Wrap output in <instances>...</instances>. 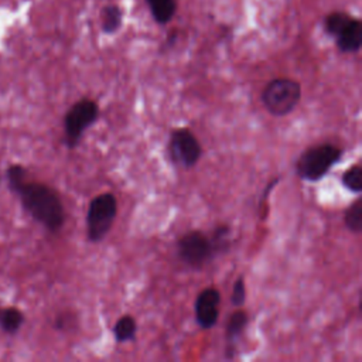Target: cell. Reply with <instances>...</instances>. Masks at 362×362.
<instances>
[{
  "mask_svg": "<svg viewBox=\"0 0 362 362\" xmlns=\"http://www.w3.org/2000/svg\"><path fill=\"white\" fill-rule=\"evenodd\" d=\"M337 47L341 52H356L362 45V23L351 18L349 23L335 35Z\"/></svg>",
  "mask_w": 362,
  "mask_h": 362,
  "instance_id": "cell-10",
  "label": "cell"
},
{
  "mask_svg": "<svg viewBox=\"0 0 362 362\" xmlns=\"http://www.w3.org/2000/svg\"><path fill=\"white\" fill-rule=\"evenodd\" d=\"M249 317L245 310L240 307L236 308L228 318L226 327H225V339H226V348H225V356L228 359L235 356L236 352V342L238 338L242 335L245 327L247 325Z\"/></svg>",
  "mask_w": 362,
  "mask_h": 362,
  "instance_id": "cell-9",
  "label": "cell"
},
{
  "mask_svg": "<svg viewBox=\"0 0 362 362\" xmlns=\"http://www.w3.org/2000/svg\"><path fill=\"white\" fill-rule=\"evenodd\" d=\"M344 150L332 143H321L304 150L296 161V174L308 182L322 180L341 161Z\"/></svg>",
  "mask_w": 362,
  "mask_h": 362,
  "instance_id": "cell-2",
  "label": "cell"
},
{
  "mask_svg": "<svg viewBox=\"0 0 362 362\" xmlns=\"http://www.w3.org/2000/svg\"><path fill=\"white\" fill-rule=\"evenodd\" d=\"M24 322V315L17 308H0V327L8 334L18 331Z\"/></svg>",
  "mask_w": 362,
  "mask_h": 362,
  "instance_id": "cell-16",
  "label": "cell"
},
{
  "mask_svg": "<svg viewBox=\"0 0 362 362\" xmlns=\"http://www.w3.org/2000/svg\"><path fill=\"white\" fill-rule=\"evenodd\" d=\"M209 238V242L212 245V250L216 255H221V253H225L229 250L230 247V242H232V229L229 225L226 223H221V225H216L214 229H212V233Z\"/></svg>",
  "mask_w": 362,
  "mask_h": 362,
  "instance_id": "cell-11",
  "label": "cell"
},
{
  "mask_svg": "<svg viewBox=\"0 0 362 362\" xmlns=\"http://www.w3.org/2000/svg\"><path fill=\"white\" fill-rule=\"evenodd\" d=\"M100 20H102V31L106 34H113L122 25L123 11L116 4L105 6L100 11Z\"/></svg>",
  "mask_w": 362,
  "mask_h": 362,
  "instance_id": "cell-13",
  "label": "cell"
},
{
  "mask_svg": "<svg viewBox=\"0 0 362 362\" xmlns=\"http://www.w3.org/2000/svg\"><path fill=\"white\" fill-rule=\"evenodd\" d=\"M221 293L215 287H206L197 296L195 300V320L204 329L212 328L218 322L219 317Z\"/></svg>",
  "mask_w": 362,
  "mask_h": 362,
  "instance_id": "cell-8",
  "label": "cell"
},
{
  "mask_svg": "<svg viewBox=\"0 0 362 362\" xmlns=\"http://www.w3.org/2000/svg\"><path fill=\"white\" fill-rule=\"evenodd\" d=\"M279 181H280V178H279V177H276V178H273V180H270V181H269V184H267V185H266V188L263 189V194H262V198H260V202H259V206H260V208L264 205V202L267 201V198H269L270 192L274 189V187L279 184Z\"/></svg>",
  "mask_w": 362,
  "mask_h": 362,
  "instance_id": "cell-21",
  "label": "cell"
},
{
  "mask_svg": "<svg viewBox=\"0 0 362 362\" xmlns=\"http://www.w3.org/2000/svg\"><path fill=\"white\" fill-rule=\"evenodd\" d=\"M342 185L355 194L362 192V167L359 164H355L344 171L341 177Z\"/></svg>",
  "mask_w": 362,
  "mask_h": 362,
  "instance_id": "cell-17",
  "label": "cell"
},
{
  "mask_svg": "<svg viewBox=\"0 0 362 362\" xmlns=\"http://www.w3.org/2000/svg\"><path fill=\"white\" fill-rule=\"evenodd\" d=\"M117 214V199L112 192H103L90 199L86 212V238L92 243L102 242L112 229Z\"/></svg>",
  "mask_w": 362,
  "mask_h": 362,
  "instance_id": "cell-4",
  "label": "cell"
},
{
  "mask_svg": "<svg viewBox=\"0 0 362 362\" xmlns=\"http://www.w3.org/2000/svg\"><path fill=\"white\" fill-rule=\"evenodd\" d=\"M25 168L23 165H18V164H14V165H10L8 170H7V181H8V185L11 188V191L16 194L17 189L25 182Z\"/></svg>",
  "mask_w": 362,
  "mask_h": 362,
  "instance_id": "cell-19",
  "label": "cell"
},
{
  "mask_svg": "<svg viewBox=\"0 0 362 362\" xmlns=\"http://www.w3.org/2000/svg\"><path fill=\"white\" fill-rule=\"evenodd\" d=\"M30 215L48 230L58 232L65 222V209L59 195L48 185L24 182L16 192Z\"/></svg>",
  "mask_w": 362,
  "mask_h": 362,
  "instance_id": "cell-1",
  "label": "cell"
},
{
  "mask_svg": "<svg viewBox=\"0 0 362 362\" xmlns=\"http://www.w3.org/2000/svg\"><path fill=\"white\" fill-rule=\"evenodd\" d=\"M167 150L170 160L184 168H192L202 156L201 143L187 127H178L171 132Z\"/></svg>",
  "mask_w": 362,
  "mask_h": 362,
  "instance_id": "cell-7",
  "label": "cell"
},
{
  "mask_svg": "<svg viewBox=\"0 0 362 362\" xmlns=\"http://www.w3.org/2000/svg\"><path fill=\"white\" fill-rule=\"evenodd\" d=\"M344 223L348 230L359 233L362 230V199H355L344 212Z\"/></svg>",
  "mask_w": 362,
  "mask_h": 362,
  "instance_id": "cell-15",
  "label": "cell"
},
{
  "mask_svg": "<svg viewBox=\"0 0 362 362\" xmlns=\"http://www.w3.org/2000/svg\"><path fill=\"white\" fill-rule=\"evenodd\" d=\"M352 18V16H349L348 13H344V11H334V13H329L325 20H324V28H325V33L335 37L348 23L349 20Z\"/></svg>",
  "mask_w": 362,
  "mask_h": 362,
  "instance_id": "cell-18",
  "label": "cell"
},
{
  "mask_svg": "<svg viewBox=\"0 0 362 362\" xmlns=\"http://www.w3.org/2000/svg\"><path fill=\"white\" fill-rule=\"evenodd\" d=\"M230 301H232V305L235 308H239V307H242L245 304V301H246V286H245L243 276H239L235 280L233 288H232Z\"/></svg>",
  "mask_w": 362,
  "mask_h": 362,
  "instance_id": "cell-20",
  "label": "cell"
},
{
  "mask_svg": "<svg viewBox=\"0 0 362 362\" xmlns=\"http://www.w3.org/2000/svg\"><path fill=\"white\" fill-rule=\"evenodd\" d=\"M136 332H137V322L129 314L122 315L113 325V335L116 342L119 344L134 339Z\"/></svg>",
  "mask_w": 362,
  "mask_h": 362,
  "instance_id": "cell-14",
  "label": "cell"
},
{
  "mask_svg": "<svg viewBox=\"0 0 362 362\" xmlns=\"http://www.w3.org/2000/svg\"><path fill=\"white\" fill-rule=\"evenodd\" d=\"M99 105L89 98L76 100L64 117V141L68 148H75L88 130L99 117Z\"/></svg>",
  "mask_w": 362,
  "mask_h": 362,
  "instance_id": "cell-5",
  "label": "cell"
},
{
  "mask_svg": "<svg viewBox=\"0 0 362 362\" xmlns=\"http://www.w3.org/2000/svg\"><path fill=\"white\" fill-rule=\"evenodd\" d=\"M146 1L148 4L151 16L158 24H167L173 18L177 10L175 0H146Z\"/></svg>",
  "mask_w": 362,
  "mask_h": 362,
  "instance_id": "cell-12",
  "label": "cell"
},
{
  "mask_svg": "<svg viewBox=\"0 0 362 362\" xmlns=\"http://www.w3.org/2000/svg\"><path fill=\"white\" fill-rule=\"evenodd\" d=\"M301 99V85L291 78H274L262 90L260 100L276 117L287 116Z\"/></svg>",
  "mask_w": 362,
  "mask_h": 362,
  "instance_id": "cell-3",
  "label": "cell"
},
{
  "mask_svg": "<svg viewBox=\"0 0 362 362\" xmlns=\"http://www.w3.org/2000/svg\"><path fill=\"white\" fill-rule=\"evenodd\" d=\"M177 255L189 267L201 269L215 257L209 238L201 230H188L177 239Z\"/></svg>",
  "mask_w": 362,
  "mask_h": 362,
  "instance_id": "cell-6",
  "label": "cell"
}]
</instances>
